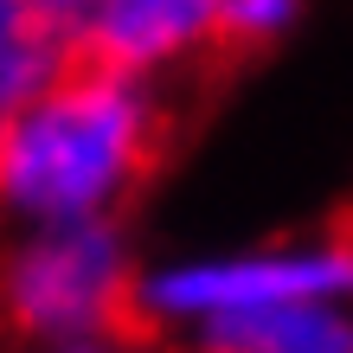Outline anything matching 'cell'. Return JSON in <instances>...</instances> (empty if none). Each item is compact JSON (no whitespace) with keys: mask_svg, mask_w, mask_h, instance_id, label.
<instances>
[{"mask_svg":"<svg viewBox=\"0 0 353 353\" xmlns=\"http://www.w3.org/2000/svg\"><path fill=\"white\" fill-rule=\"evenodd\" d=\"M168 116L148 77L77 58L32 103L0 116V225L116 219V205L154 174Z\"/></svg>","mask_w":353,"mask_h":353,"instance_id":"6da1fadb","label":"cell"},{"mask_svg":"<svg viewBox=\"0 0 353 353\" xmlns=\"http://www.w3.org/2000/svg\"><path fill=\"white\" fill-rule=\"evenodd\" d=\"M135 321V263L110 219L32 225L0 257V327L13 341L52 347L110 334Z\"/></svg>","mask_w":353,"mask_h":353,"instance_id":"7a4b0ae2","label":"cell"},{"mask_svg":"<svg viewBox=\"0 0 353 353\" xmlns=\"http://www.w3.org/2000/svg\"><path fill=\"white\" fill-rule=\"evenodd\" d=\"M302 296H353V238L257 244V251L161 263L148 276H135V321L186 341L205 321L302 302Z\"/></svg>","mask_w":353,"mask_h":353,"instance_id":"3957f363","label":"cell"},{"mask_svg":"<svg viewBox=\"0 0 353 353\" xmlns=\"http://www.w3.org/2000/svg\"><path fill=\"white\" fill-rule=\"evenodd\" d=\"M71 32L77 58L154 84L219 46V0H84Z\"/></svg>","mask_w":353,"mask_h":353,"instance_id":"277c9868","label":"cell"},{"mask_svg":"<svg viewBox=\"0 0 353 353\" xmlns=\"http://www.w3.org/2000/svg\"><path fill=\"white\" fill-rule=\"evenodd\" d=\"M193 353H353V296H302L186 334Z\"/></svg>","mask_w":353,"mask_h":353,"instance_id":"5b68a950","label":"cell"},{"mask_svg":"<svg viewBox=\"0 0 353 353\" xmlns=\"http://www.w3.org/2000/svg\"><path fill=\"white\" fill-rule=\"evenodd\" d=\"M77 65V32L52 0H0V116Z\"/></svg>","mask_w":353,"mask_h":353,"instance_id":"8992f818","label":"cell"},{"mask_svg":"<svg viewBox=\"0 0 353 353\" xmlns=\"http://www.w3.org/2000/svg\"><path fill=\"white\" fill-rule=\"evenodd\" d=\"M296 13H302V0H219V46L257 52L296 26Z\"/></svg>","mask_w":353,"mask_h":353,"instance_id":"52a82bcc","label":"cell"},{"mask_svg":"<svg viewBox=\"0 0 353 353\" xmlns=\"http://www.w3.org/2000/svg\"><path fill=\"white\" fill-rule=\"evenodd\" d=\"M46 353H141L129 341V327H110V334H77V341H52Z\"/></svg>","mask_w":353,"mask_h":353,"instance_id":"ba28073f","label":"cell"},{"mask_svg":"<svg viewBox=\"0 0 353 353\" xmlns=\"http://www.w3.org/2000/svg\"><path fill=\"white\" fill-rule=\"evenodd\" d=\"M52 7H58V13H65V19H71L77 7H84V0H52Z\"/></svg>","mask_w":353,"mask_h":353,"instance_id":"9c48e42d","label":"cell"}]
</instances>
